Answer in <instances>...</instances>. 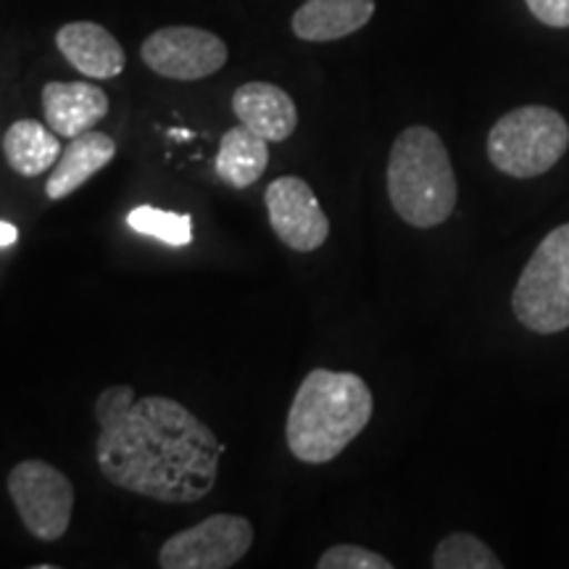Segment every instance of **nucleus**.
I'll list each match as a JSON object with an SVG mask.
<instances>
[{"label": "nucleus", "instance_id": "412c9836", "mask_svg": "<svg viewBox=\"0 0 569 569\" xmlns=\"http://www.w3.org/2000/svg\"><path fill=\"white\" fill-rule=\"evenodd\" d=\"M19 240V230L11 222H0V248H9Z\"/></svg>", "mask_w": 569, "mask_h": 569}, {"label": "nucleus", "instance_id": "a211bd4d", "mask_svg": "<svg viewBox=\"0 0 569 569\" xmlns=\"http://www.w3.org/2000/svg\"><path fill=\"white\" fill-rule=\"evenodd\" d=\"M127 224L134 232L161 240V243L184 248L193 243V219L188 213H174L156 206H138L127 213Z\"/></svg>", "mask_w": 569, "mask_h": 569}, {"label": "nucleus", "instance_id": "423d86ee", "mask_svg": "<svg viewBox=\"0 0 569 569\" xmlns=\"http://www.w3.org/2000/svg\"><path fill=\"white\" fill-rule=\"evenodd\" d=\"M9 493L32 538L59 540L74 515V486L61 469L42 459H24L9 472Z\"/></svg>", "mask_w": 569, "mask_h": 569}, {"label": "nucleus", "instance_id": "f8f14e48", "mask_svg": "<svg viewBox=\"0 0 569 569\" xmlns=\"http://www.w3.org/2000/svg\"><path fill=\"white\" fill-rule=\"evenodd\" d=\"M232 111L248 130L269 142H282L296 132L298 109L293 98L272 82H246L234 90Z\"/></svg>", "mask_w": 569, "mask_h": 569}, {"label": "nucleus", "instance_id": "2eb2a0df", "mask_svg": "<svg viewBox=\"0 0 569 569\" xmlns=\"http://www.w3.org/2000/svg\"><path fill=\"white\" fill-rule=\"evenodd\" d=\"M269 167V140L259 138V134L248 130L246 124L232 127L224 132L222 142H219L217 153V174L230 188L246 190L251 188L256 180Z\"/></svg>", "mask_w": 569, "mask_h": 569}, {"label": "nucleus", "instance_id": "6ab92c4d", "mask_svg": "<svg viewBox=\"0 0 569 569\" xmlns=\"http://www.w3.org/2000/svg\"><path fill=\"white\" fill-rule=\"evenodd\" d=\"M319 569H393V561L382 553L356 543H338L327 549L317 561Z\"/></svg>", "mask_w": 569, "mask_h": 569}, {"label": "nucleus", "instance_id": "20e7f679", "mask_svg": "<svg viewBox=\"0 0 569 569\" xmlns=\"http://www.w3.org/2000/svg\"><path fill=\"white\" fill-rule=\"evenodd\" d=\"M569 124L549 106H519L503 113L488 132V159L515 180L546 174L565 159Z\"/></svg>", "mask_w": 569, "mask_h": 569}, {"label": "nucleus", "instance_id": "f3484780", "mask_svg": "<svg viewBox=\"0 0 569 569\" xmlns=\"http://www.w3.org/2000/svg\"><path fill=\"white\" fill-rule=\"evenodd\" d=\"M436 569H501L503 561L493 549L472 532H451L436 546L432 553Z\"/></svg>", "mask_w": 569, "mask_h": 569}, {"label": "nucleus", "instance_id": "1a4fd4ad", "mask_svg": "<svg viewBox=\"0 0 569 569\" xmlns=\"http://www.w3.org/2000/svg\"><path fill=\"white\" fill-rule=\"evenodd\" d=\"M269 224L284 246L298 253H311L330 238V219L317 201L315 190L301 177H277L267 193Z\"/></svg>", "mask_w": 569, "mask_h": 569}, {"label": "nucleus", "instance_id": "ddd939ff", "mask_svg": "<svg viewBox=\"0 0 569 569\" xmlns=\"http://www.w3.org/2000/svg\"><path fill=\"white\" fill-rule=\"evenodd\" d=\"M113 156H117V142H113L111 134L96 130L77 134L56 161L53 172L46 182V196L51 201H63L74 190H80L92 174L109 167Z\"/></svg>", "mask_w": 569, "mask_h": 569}, {"label": "nucleus", "instance_id": "7ed1b4c3", "mask_svg": "<svg viewBox=\"0 0 569 569\" xmlns=\"http://www.w3.org/2000/svg\"><path fill=\"white\" fill-rule=\"evenodd\" d=\"M388 198L398 217L419 230L443 224L457 209V172L436 130L415 124L398 134L388 159Z\"/></svg>", "mask_w": 569, "mask_h": 569}, {"label": "nucleus", "instance_id": "39448f33", "mask_svg": "<svg viewBox=\"0 0 569 569\" xmlns=\"http://www.w3.org/2000/svg\"><path fill=\"white\" fill-rule=\"evenodd\" d=\"M511 311L538 336H557L569 327V222L538 243L517 280Z\"/></svg>", "mask_w": 569, "mask_h": 569}, {"label": "nucleus", "instance_id": "f03ea898", "mask_svg": "<svg viewBox=\"0 0 569 569\" xmlns=\"http://www.w3.org/2000/svg\"><path fill=\"white\" fill-rule=\"evenodd\" d=\"M375 411L365 377L332 369H311L290 403L284 440L303 465L338 459L365 432Z\"/></svg>", "mask_w": 569, "mask_h": 569}, {"label": "nucleus", "instance_id": "dca6fc26", "mask_svg": "<svg viewBox=\"0 0 569 569\" xmlns=\"http://www.w3.org/2000/svg\"><path fill=\"white\" fill-rule=\"evenodd\" d=\"M3 151L13 172L21 177H38L56 167L61 156V142L51 127L34 122V119H19L6 132Z\"/></svg>", "mask_w": 569, "mask_h": 569}, {"label": "nucleus", "instance_id": "f257e3e1", "mask_svg": "<svg viewBox=\"0 0 569 569\" xmlns=\"http://www.w3.org/2000/svg\"><path fill=\"white\" fill-rule=\"evenodd\" d=\"M98 469L111 486L161 503H196L217 486L224 448L180 401L106 388L96 401Z\"/></svg>", "mask_w": 569, "mask_h": 569}, {"label": "nucleus", "instance_id": "9b49d317", "mask_svg": "<svg viewBox=\"0 0 569 569\" xmlns=\"http://www.w3.org/2000/svg\"><path fill=\"white\" fill-rule=\"evenodd\" d=\"M42 111L59 138H77L106 119L109 96L90 82H48L42 88Z\"/></svg>", "mask_w": 569, "mask_h": 569}, {"label": "nucleus", "instance_id": "0eeeda50", "mask_svg": "<svg viewBox=\"0 0 569 569\" xmlns=\"http://www.w3.org/2000/svg\"><path fill=\"white\" fill-rule=\"evenodd\" d=\"M253 546V525L240 515H211L161 546L163 569H230Z\"/></svg>", "mask_w": 569, "mask_h": 569}, {"label": "nucleus", "instance_id": "9d476101", "mask_svg": "<svg viewBox=\"0 0 569 569\" xmlns=\"http://www.w3.org/2000/svg\"><path fill=\"white\" fill-rule=\"evenodd\" d=\"M56 48L63 59L90 80H111L127 67L124 48L96 21H71L56 32Z\"/></svg>", "mask_w": 569, "mask_h": 569}, {"label": "nucleus", "instance_id": "6e6552de", "mask_svg": "<svg viewBox=\"0 0 569 569\" xmlns=\"http://www.w3.org/2000/svg\"><path fill=\"white\" fill-rule=\"evenodd\" d=\"M146 67L167 80L193 82L217 74L227 63L222 38L198 27H163L148 34L140 48Z\"/></svg>", "mask_w": 569, "mask_h": 569}, {"label": "nucleus", "instance_id": "aec40b11", "mask_svg": "<svg viewBox=\"0 0 569 569\" xmlns=\"http://www.w3.org/2000/svg\"><path fill=\"white\" fill-rule=\"evenodd\" d=\"M532 17L553 30L569 27V0H525Z\"/></svg>", "mask_w": 569, "mask_h": 569}, {"label": "nucleus", "instance_id": "4468645a", "mask_svg": "<svg viewBox=\"0 0 569 569\" xmlns=\"http://www.w3.org/2000/svg\"><path fill=\"white\" fill-rule=\"evenodd\" d=\"M375 17V0H306L293 13V34L306 42H332L359 32Z\"/></svg>", "mask_w": 569, "mask_h": 569}]
</instances>
